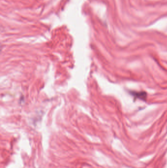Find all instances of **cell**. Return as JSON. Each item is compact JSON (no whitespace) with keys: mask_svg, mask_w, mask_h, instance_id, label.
Returning <instances> with one entry per match:
<instances>
[{"mask_svg":"<svg viewBox=\"0 0 167 168\" xmlns=\"http://www.w3.org/2000/svg\"><path fill=\"white\" fill-rule=\"evenodd\" d=\"M131 94H132L134 97L136 98H139L142 100L145 101L147 99V93L144 92H131Z\"/></svg>","mask_w":167,"mask_h":168,"instance_id":"6da1fadb","label":"cell"}]
</instances>
